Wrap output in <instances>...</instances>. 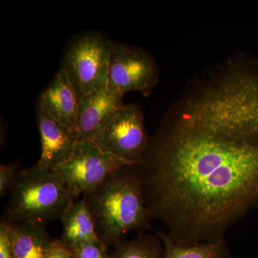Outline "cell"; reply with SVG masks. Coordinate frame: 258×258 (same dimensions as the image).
Returning <instances> with one entry per match:
<instances>
[{
  "instance_id": "2e32d148",
  "label": "cell",
  "mask_w": 258,
  "mask_h": 258,
  "mask_svg": "<svg viewBox=\"0 0 258 258\" xmlns=\"http://www.w3.org/2000/svg\"><path fill=\"white\" fill-rule=\"evenodd\" d=\"M18 163L14 162L0 166V196L10 191L18 174Z\"/></svg>"
},
{
  "instance_id": "7c38bea8",
  "label": "cell",
  "mask_w": 258,
  "mask_h": 258,
  "mask_svg": "<svg viewBox=\"0 0 258 258\" xmlns=\"http://www.w3.org/2000/svg\"><path fill=\"white\" fill-rule=\"evenodd\" d=\"M7 222L11 230L15 258H44L52 240L45 226Z\"/></svg>"
},
{
  "instance_id": "8992f818",
  "label": "cell",
  "mask_w": 258,
  "mask_h": 258,
  "mask_svg": "<svg viewBox=\"0 0 258 258\" xmlns=\"http://www.w3.org/2000/svg\"><path fill=\"white\" fill-rule=\"evenodd\" d=\"M93 142L128 164H142L150 140L140 107L124 105Z\"/></svg>"
},
{
  "instance_id": "5bb4252c",
  "label": "cell",
  "mask_w": 258,
  "mask_h": 258,
  "mask_svg": "<svg viewBox=\"0 0 258 258\" xmlns=\"http://www.w3.org/2000/svg\"><path fill=\"white\" fill-rule=\"evenodd\" d=\"M111 258H162L163 244L158 236L139 234L132 240L115 244Z\"/></svg>"
},
{
  "instance_id": "ba28073f",
  "label": "cell",
  "mask_w": 258,
  "mask_h": 258,
  "mask_svg": "<svg viewBox=\"0 0 258 258\" xmlns=\"http://www.w3.org/2000/svg\"><path fill=\"white\" fill-rule=\"evenodd\" d=\"M123 96L109 87L80 98L75 134L77 141L94 142L124 106Z\"/></svg>"
},
{
  "instance_id": "7a4b0ae2",
  "label": "cell",
  "mask_w": 258,
  "mask_h": 258,
  "mask_svg": "<svg viewBox=\"0 0 258 258\" xmlns=\"http://www.w3.org/2000/svg\"><path fill=\"white\" fill-rule=\"evenodd\" d=\"M97 235L107 247L115 246L129 232L144 233L153 220L144 198L139 165L123 166L83 196Z\"/></svg>"
},
{
  "instance_id": "5b68a950",
  "label": "cell",
  "mask_w": 258,
  "mask_h": 258,
  "mask_svg": "<svg viewBox=\"0 0 258 258\" xmlns=\"http://www.w3.org/2000/svg\"><path fill=\"white\" fill-rule=\"evenodd\" d=\"M132 165L105 152L96 143L77 141L69 159L55 169L75 199L96 189L110 174Z\"/></svg>"
},
{
  "instance_id": "9a60e30c",
  "label": "cell",
  "mask_w": 258,
  "mask_h": 258,
  "mask_svg": "<svg viewBox=\"0 0 258 258\" xmlns=\"http://www.w3.org/2000/svg\"><path fill=\"white\" fill-rule=\"evenodd\" d=\"M107 248L101 240L87 242L73 250V258H111Z\"/></svg>"
},
{
  "instance_id": "30bf717a",
  "label": "cell",
  "mask_w": 258,
  "mask_h": 258,
  "mask_svg": "<svg viewBox=\"0 0 258 258\" xmlns=\"http://www.w3.org/2000/svg\"><path fill=\"white\" fill-rule=\"evenodd\" d=\"M79 100L66 73L60 69L40 95L38 108L75 132Z\"/></svg>"
},
{
  "instance_id": "9c48e42d",
  "label": "cell",
  "mask_w": 258,
  "mask_h": 258,
  "mask_svg": "<svg viewBox=\"0 0 258 258\" xmlns=\"http://www.w3.org/2000/svg\"><path fill=\"white\" fill-rule=\"evenodd\" d=\"M37 123L41 142V154L37 164L44 169L55 170L74 152L77 142L76 134L38 107Z\"/></svg>"
},
{
  "instance_id": "e0dca14e",
  "label": "cell",
  "mask_w": 258,
  "mask_h": 258,
  "mask_svg": "<svg viewBox=\"0 0 258 258\" xmlns=\"http://www.w3.org/2000/svg\"><path fill=\"white\" fill-rule=\"evenodd\" d=\"M0 258H15L11 230L5 220L0 223Z\"/></svg>"
},
{
  "instance_id": "4fadbf2b",
  "label": "cell",
  "mask_w": 258,
  "mask_h": 258,
  "mask_svg": "<svg viewBox=\"0 0 258 258\" xmlns=\"http://www.w3.org/2000/svg\"><path fill=\"white\" fill-rule=\"evenodd\" d=\"M163 244L162 258H230L223 238L190 245L174 243L166 232L154 230Z\"/></svg>"
},
{
  "instance_id": "8fae6325",
  "label": "cell",
  "mask_w": 258,
  "mask_h": 258,
  "mask_svg": "<svg viewBox=\"0 0 258 258\" xmlns=\"http://www.w3.org/2000/svg\"><path fill=\"white\" fill-rule=\"evenodd\" d=\"M60 220L62 227L60 240L72 250L87 242L101 240L83 198L71 203Z\"/></svg>"
},
{
  "instance_id": "ac0fdd59",
  "label": "cell",
  "mask_w": 258,
  "mask_h": 258,
  "mask_svg": "<svg viewBox=\"0 0 258 258\" xmlns=\"http://www.w3.org/2000/svg\"><path fill=\"white\" fill-rule=\"evenodd\" d=\"M74 252L62 240H51L44 258H73Z\"/></svg>"
},
{
  "instance_id": "6da1fadb",
  "label": "cell",
  "mask_w": 258,
  "mask_h": 258,
  "mask_svg": "<svg viewBox=\"0 0 258 258\" xmlns=\"http://www.w3.org/2000/svg\"><path fill=\"white\" fill-rule=\"evenodd\" d=\"M146 205L174 243L222 239L258 204V96L235 74L199 85L139 164Z\"/></svg>"
},
{
  "instance_id": "52a82bcc",
  "label": "cell",
  "mask_w": 258,
  "mask_h": 258,
  "mask_svg": "<svg viewBox=\"0 0 258 258\" xmlns=\"http://www.w3.org/2000/svg\"><path fill=\"white\" fill-rule=\"evenodd\" d=\"M158 81L159 71L152 56L136 47L113 43L108 87L123 96L132 91L148 96Z\"/></svg>"
},
{
  "instance_id": "3957f363",
  "label": "cell",
  "mask_w": 258,
  "mask_h": 258,
  "mask_svg": "<svg viewBox=\"0 0 258 258\" xmlns=\"http://www.w3.org/2000/svg\"><path fill=\"white\" fill-rule=\"evenodd\" d=\"M10 193L5 220L32 225L60 220L76 200L55 170L37 164L18 171Z\"/></svg>"
},
{
  "instance_id": "277c9868",
  "label": "cell",
  "mask_w": 258,
  "mask_h": 258,
  "mask_svg": "<svg viewBox=\"0 0 258 258\" xmlns=\"http://www.w3.org/2000/svg\"><path fill=\"white\" fill-rule=\"evenodd\" d=\"M113 43L99 34H88L71 44L61 69L79 99L108 87L110 55Z\"/></svg>"
}]
</instances>
